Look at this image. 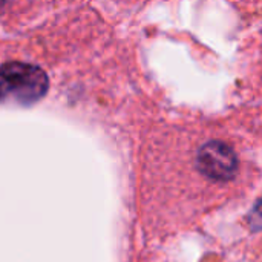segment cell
Segmentation results:
<instances>
[{
	"label": "cell",
	"mask_w": 262,
	"mask_h": 262,
	"mask_svg": "<svg viewBox=\"0 0 262 262\" xmlns=\"http://www.w3.org/2000/svg\"><path fill=\"white\" fill-rule=\"evenodd\" d=\"M49 80L38 66L12 61L0 68V104H32L48 92Z\"/></svg>",
	"instance_id": "1"
},
{
	"label": "cell",
	"mask_w": 262,
	"mask_h": 262,
	"mask_svg": "<svg viewBox=\"0 0 262 262\" xmlns=\"http://www.w3.org/2000/svg\"><path fill=\"white\" fill-rule=\"evenodd\" d=\"M200 172L215 181H227L236 175L238 158L230 146L223 141L206 143L196 157Z\"/></svg>",
	"instance_id": "2"
}]
</instances>
